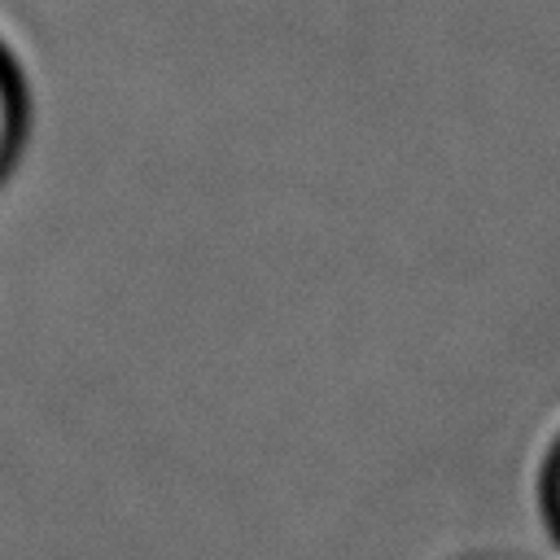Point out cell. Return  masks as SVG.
Masks as SVG:
<instances>
[{
    "instance_id": "6da1fadb",
    "label": "cell",
    "mask_w": 560,
    "mask_h": 560,
    "mask_svg": "<svg viewBox=\"0 0 560 560\" xmlns=\"http://www.w3.org/2000/svg\"><path fill=\"white\" fill-rule=\"evenodd\" d=\"M22 140H26V88L9 52L0 48V184L13 171Z\"/></svg>"
},
{
    "instance_id": "7a4b0ae2",
    "label": "cell",
    "mask_w": 560,
    "mask_h": 560,
    "mask_svg": "<svg viewBox=\"0 0 560 560\" xmlns=\"http://www.w3.org/2000/svg\"><path fill=\"white\" fill-rule=\"evenodd\" d=\"M534 503H538V521L551 538V547L560 551V429L556 438L547 442L542 459H538V472H534Z\"/></svg>"
}]
</instances>
